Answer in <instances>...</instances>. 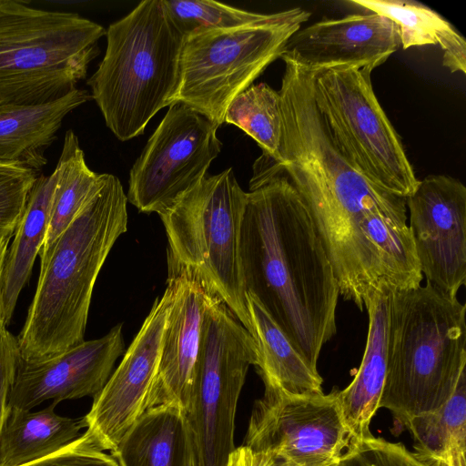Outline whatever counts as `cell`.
<instances>
[{
    "instance_id": "e575fe53",
    "label": "cell",
    "mask_w": 466,
    "mask_h": 466,
    "mask_svg": "<svg viewBox=\"0 0 466 466\" xmlns=\"http://www.w3.org/2000/svg\"><path fill=\"white\" fill-rule=\"evenodd\" d=\"M428 466H442V465L437 461H428Z\"/></svg>"
},
{
    "instance_id": "ac0fdd59",
    "label": "cell",
    "mask_w": 466,
    "mask_h": 466,
    "mask_svg": "<svg viewBox=\"0 0 466 466\" xmlns=\"http://www.w3.org/2000/svg\"><path fill=\"white\" fill-rule=\"evenodd\" d=\"M391 291L382 288L367 299L369 329L363 358L351 383L339 391L340 412L350 441L372 435L370 424L379 409L387 371Z\"/></svg>"
},
{
    "instance_id": "f546056e",
    "label": "cell",
    "mask_w": 466,
    "mask_h": 466,
    "mask_svg": "<svg viewBox=\"0 0 466 466\" xmlns=\"http://www.w3.org/2000/svg\"><path fill=\"white\" fill-rule=\"evenodd\" d=\"M339 466H428V461L410 452L402 443L371 435L350 441Z\"/></svg>"
},
{
    "instance_id": "277c9868",
    "label": "cell",
    "mask_w": 466,
    "mask_h": 466,
    "mask_svg": "<svg viewBox=\"0 0 466 466\" xmlns=\"http://www.w3.org/2000/svg\"><path fill=\"white\" fill-rule=\"evenodd\" d=\"M466 308L426 283L391 291L387 371L379 409L402 424L452 395L466 370Z\"/></svg>"
},
{
    "instance_id": "d6986e66",
    "label": "cell",
    "mask_w": 466,
    "mask_h": 466,
    "mask_svg": "<svg viewBox=\"0 0 466 466\" xmlns=\"http://www.w3.org/2000/svg\"><path fill=\"white\" fill-rule=\"evenodd\" d=\"M90 100L87 90L76 88L45 104L0 106V164L40 171L63 120Z\"/></svg>"
},
{
    "instance_id": "4fadbf2b",
    "label": "cell",
    "mask_w": 466,
    "mask_h": 466,
    "mask_svg": "<svg viewBox=\"0 0 466 466\" xmlns=\"http://www.w3.org/2000/svg\"><path fill=\"white\" fill-rule=\"evenodd\" d=\"M420 272L427 283L457 298L466 282V187L447 175H429L406 198Z\"/></svg>"
},
{
    "instance_id": "484cf974",
    "label": "cell",
    "mask_w": 466,
    "mask_h": 466,
    "mask_svg": "<svg viewBox=\"0 0 466 466\" xmlns=\"http://www.w3.org/2000/svg\"><path fill=\"white\" fill-rule=\"evenodd\" d=\"M405 426L416 442L415 454L421 460L466 466V370L442 406L411 418Z\"/></svg>"
},
{
    "instance_id": "9c48e42d",
    "label": "cell",
    "mask_w": 466,
    "mask_h": 466,
    "mask_svg": "<svg viewBox=\"0 0 466 466\" xmlns=\"http://www.w3.org/2000/svg\"><path fill=\"white\" fill-rule=\"evenodd\" d=\"M257 342L228 307L213 296L206 309L193 390L185 420L195 466H226L236 449L237 405Z\"/></svg>"
},
{
    "instance_id": "5bb4252c",
    "label": "cell",
    "mask_w": 466,
    "mask_h": 466,
    "mask_svg": "<svg viewBox=\"0 0 466 466\" xmlns=\"http://www.w3.org/2000/svg\"><path fill=\"white\" fill-rule=\"evenodd\" d=\"M170 302V290L157 298L118 367L84 416V432L101 451H112L146 411L155 382L162 337Z\"/></svg>"
},
{
    "instance_id": "7402d4cb",
    "label": "cell",
    "mask_w": 466,
    "mask_h": 466,
    "mask_svg": "<svg viewBox=\"0 0 466 466\" xmlns=\"http://www.w3.org/2000/svg\"><path fill=\"white\" fill-rule=\"evenodd\" d=\"M56 184L55 170L48 176L37 177L22 219L14 234L15 238L9 245L0 293V309L6 327L43 246Z\"/></svg>"
},
{
    "instance_id": "8992f818",
    "label": "cell",
    "mask_w": 466,
    "mask_h": 466,
    "mask_svg": "<svg viewBox=\"0 0 466 466\" xmlns=\"http://www.w3.org/2000/svg\"><path fill=\"white\" fill-rule=\"evenodd\" d=\"M104 35L77 13L0 0V106L45 104L77 88Z\"/></svg>"
},
{
    "instance_id": "d6a6232c",
    "label": "cell",
    "mask_w": 466,
    "mask_h": 466,
    "mask_svg": "<svg viewBox=\"0 0 466 466\" xmlns=\"http://www.w3.org/2000/svg\"><path fill=\"white\" fill-rule=\"evenodd\" d=\"M226 466H298L295 463L262 451H255L241 445L229 455Z\"/></svg>"
},
{
    "instance_id": "ba28073f",
    "label": "cell",
    "mask_w": 466,
    "mask_h": 466,
    "mask_svg": "<svg viewBox=\"0 0 466 466\" xmlns=\"http://www.w3.org/2000/svg\"><path fill=\"white\" fill-rule=\"evenodd\" d=\"M310 15L293 7L247 25L185 36L172 104L182 103L220 127L232 100L280 58Z\"/></svg>"
},
{
    "instance_id": "603a6c76",
    "label": "cell",
    "mask_w": 466,
    "mask_h": 466,
    "mask_svg": "<svg viewBox=\"0 0 466 466\" xmlns=\"http://www.w3.org/2000/svg\"><path fill=\"white\" fill-rule=\"evenodd\" d=\"M347 3L392 21L402 49L439 45L443 51V66L451 73H466L464 37L431 7L410 0H349Z\"/></svg>"
},
{
    "instance_id": "7c38bea8",
    "label": "cell",
    "mask_w": 466,
    "mask_h": 466,
    "mask_svg": "<svg viewBox=\"0 0 466 466\" xmlns=\"http://www.w3.org/2000/svg\"><path fill=\"white\" fill-rule=\"evenodd\" d=\"M218 127L182 103L168 106L129 173L127 201L140 212L168 209L206 176L222 143Z\"/></svg>"
},
{
    "instance_id": "7a4b0ae2",
    "label": "cell",
    "mask_w": 466,
    "mask_h": 466,
    "mask_svg": "<svg viewBox=\"0 0 466 466\" xmlns=\"http://www.w3.org/2000/svg\"><path fill=\"white\" fill-rule=\"evenodd\" d=\"M284 63L278 164L305 204L336 277H358L378 260L371 242L376 219L407 221L406 198L375 186L350 165L317 106L314 74Z\"/></svg>"
},
{
    "instance_id": "8d00e7d4",
    "label": "cell",
    "mask_w": 466,
    "mask_h": 466,
    "mask_svg": "<svg viewBox=\"0 0 466 466\" xmlns=\"http://www.w3.org/2000/svg\"><path fill=\"white\" fill-rule=\"evenodd\" d=\"M443 466V465H442Z\"/></svg>"
},
{
    "instance_id": "ffe728a7",
    "label": "cell",
    "mask_w": 466,
    "mask_h": 466,
    "mask_svg": "<svg viewBox=\"0 0 466 466\" xmlns=\"http://www.w3.org/2000/svg\"><path fill=\"white\" fill-rule=\"evenodd\" d=\"M111 455L119 466H195L184 410L172 405L147 410Z\"/></svg>"
},
{
    "instance_id": "2e32d148",
    "label": "cell",
    "mask_w": 466,
    "mask_h": 466,
    "mask_svg": "<svg viewBox=\"0 0 466 466\" xmlns=\"http://www.w3.org/2000/svg\"><path fill=\"white\" fill-rule=\"evenodd\" d=\"M125 350L122 324L105 336L84 340L66 352L36 362L18 360L7 407L32 410L44 401L96 397Z\"/></svg>"
},
{
    "instance_id": "1f68e13d",
    "label": "cell",
    "mask_w": 466,
    "mask_h": 466,
    "mask_svg": "<svg viewBox=\"0 0 466 466\" xmlns=\"http://www.w3.org/2000/svg\"><path fill=\"white\" fill-rule=\"evenodd\" d=\"M19 360L17 337L0 329V430L7 411L8 395Z\"/></svg>"
},
{
    "instance_id": "8fae6325",
    "label": "cell",
    "mask_w": 466,
    "mask_h": 466,
    "mask_svg": "<svg viewBox=\"0 0 466 466\" xmlns=\"http://www.w3.org/2000/svg\"><path fill=\"white\" fill-rule=\"evenodd\" d=\"M262 380L264 394L254 402L243 445L298 466H339L350 441L339 390L293 394Z\"/></svg>"
},
{
    "instance_id": "e0dca14e",
    "label": "cell",
    "mask_w": 466,
    "mask_h": 466,
    "mask_svg": "<svg viewBox=\"0 0 466 466\" xmlns=\"http://www.w3.org/2000/svg\"><path fill=\"white\" fill-rule=\"evenodd\" d=\"M400 47L396 25L372 12L323 19L299 29L280 58L317 75L337 68L372 70Z\"/></svg>"
},
{
    "instance_id": "4dcf8cb0",
    "label": "cell",
    "mask_w": 466,
    "mask_h": 466,
    "mask_svg": "<svg viewBox=\"0 0 466 466\" xmlns=\"http://www.w3.org/2000/svg\"><path fill=\"white\" fill-rule=\"evenodd\" d=\"M22 466H119L111 454L99 450L83 432L59 451Z\"/></svg>"
},
{
    "instance_id": "cb8c5ba5",
    "label": "cell",
    "mask_w": 466,
    "mask_h": 466,
    "mask_svg": "<svg viewBox=\"0 0 466 466\" xmlns=\"http://www.w3.org/2000/svg\"><path fill=\"white\" fill-rule=\"evenodd\" d=\"M54 170L56 184L46 234L39 252L40 270L46 267L59 237L99 190L105 177V174L89 168L77 136L71 129L65 136L61 155Z\"/></svg>"
},
{
    "instance_id": "6da1fadb",
    "label": "cell",
    "mask_w": 466,
    "mask_h": 466,
    "mask_svg": "<svg viewBox=\"0 0 466 466\" xmlns=\"http://www.w3.org/2000/svg\"><path fill=\"white\" fill-rule=\"evenodd\" d=\"M258 159L239 233V269L251 295L313 370L336 334L339 289L301 198L280 166Z\"/></svg>"
},
{
    "instance_id": "4316f807",
    "label": "cell",
    "mask_w": 466,
    "mask_h": 466,
    "mask_svg": "<svg viewBox=\"0 0 466 466\" xmlns=\"http://www.w3.org/2000/svg\"><path fill=\"white\" fill-rule=\"evenodd\" d=\"M224 122L242 129L264 156L279 163L283 120L279 91L266 83L251 85L229 104Z\"/></svg>"
},
{
    "instance_id": "83f0119b",
    "label": "cell",
    "mask_w": 466,
    "mask_h": 466,
    "mask_svg": "<svg viewBox=\"0 0 466 466\" xmlns=\"http://www.w3.org/2000/svg\"><path fill=\"white\" fill-rule=\"evenodd\" d=\"M162 3L169 20L184 37L198 32L247 25L266 15L209 0H162Z\"/></svg>"
},
{
    "instance_id": "9a60e30c",
    "label": "cell",
    "mask_w": 466,
    "mask_h": 466,
    "mask_svg": "<svg viewBox=\"0 0 466 466\" xmlns=\"http://www.w3.org/2000/svg\"><path fill=\"white\" fill-rule=\"evenodd\" d=\"M167 263L170 302L158 370L146 410L172 405L185 411L193 390L204 316L214 294L191 269L172 261Z\"/></svg>"
},
{
    "instance_id": "f1b7e54d",
    "label": "cell",
    "mask_w": 466,
    "mask_h": 466,
    "mask_svg": "<svg viewBox=\"0 0 466 466\" xmlns=\"http://www.w3.org/2000/svg\"><path fill=\"white\" fill-rule=\"evenodd\" d=\"M37 177L28 168L0 165V240L14 236Z\"/></svg>"
},
{
    "instance_id": "836d02e7",
    "label": "cell",
    "mask_w": 466,
    "mask_h": 466,
    "mask_svg": "<svg viewBox=\"0 0 466 466\" xmlns=\"http://www.w3.org/2000/svg\"><path fill=\"white\" fill-rule=\"evenodd\" d=\"M11 237H5L0 240V293H1V285H2V278L5 264V259L7 256V250L10 245ZM6 325L3 319L1 309H0V329L5 328Z\"/></svg>"
},
{
    "instance_id": "d4e9b609",
    "label": "cell",
    "mask_w": 466,
    "mask_h": 466,
    "mask_svg": "<svg viewBox=\"0 0 466 466\" xmlns=\"http://www.w3.org/2000/svg\"><path fill=\"white\" fill-rule=\"evenodd\" d=\"M252 325L251 335L258 350L256 366L262 380L293 394L320 393L323 380L292 346L283 331L251 296L246 294Z\"/></svg>"
},
{
    "instance_id": "52a82bcc",
    "label": "cell",
    "mask_w": 466,
    "mask_h": 466,
    "mask_svg": "<svg viewBox=\"0 0 466 466\" xmlns=\"http://www.w3.org/2000/svg\"><path fill=\"white\" fill-rule=\"evenodd\" d=\"M246 196L229 167L207 175L159 217L167 260L191 269L251 334L238 256Z\"/></svg>"
},
{
    "instance_id": "30bf717a",
    "label": "cell",
    "mask_w": 466,
    "mask_h": 466,
    "mask_svg": "<svg viewBox=\"0 0 466 466\" xmlns=\"http://www.w3.org/2000/svg\"><path fill=\"white\" fill-rule=\"evenodd\" d=\"M367 69L314 75L313 95L337 147L375 186L407 198L419 179L401 138L380 106Z\"/></svg>"
},
{
    "instance_id": "3957f363",
    "label": "cell",
    "mask_w": 466,
    "mask_h": 466,
    "mask_svg": "<svg viewBox=\"0 0 466 466\" xmlns=\"http://www.w3.org/2000/svg\"><path fill=\"white\" fill-rule=\"evenodd\" d=\"M127 204L120 180L105 174L99 190L59 237L40 270L17 336L22 360H48L85 340L97 276L115 242L127 230Z\"/></svg>"
},
{
    "instance_id": "5b68a950",
    "label": "cell",
    "mask_w": 466,
    "mask_h": 466,
    "mask_svg": "<svg viewBox=\"0 0 466 466\" xmlns=\"http://www.w3.org/2000/svg\"><path fill=\"white\" fill-rule=\"evenodd\" d=\"M106 36L105 56L86 84L106 127L127 141L143 134L152 117L172 104L185 37L162 0L140 2L111 24Z\"/></svg>"
},
{
    "instance_id": "44dd1931",
    "label": "cell",
    "mask_w": 466,
    "mask_h": 466,
    "mask_svg": "<svg viewBox=\"0 0 466 466\" xmlns=\"http://www.w3.org/2000/svg\"><path fill=\"white\" fill-rule=\"evenodd\" d=\"M52 402L37 411L7 409L0 430V466H22L45 458L75 441L84 417L57 414Z\"/></svg>"
},
{
    "instance_id": "d590c367",
    "label": "cell",
    "mask_w": 466,
    "mask_h": 466,
    "mask_svg": "<svg viewBox=\"0 0 466 466\" xmlns=\"http://www.w3.org/2000/svg\"><path fill=\"white\" fill-rule=\"evenodd\" d=\"M0 165H2V164H0Z\"/></svg>"
}]
</instances>
